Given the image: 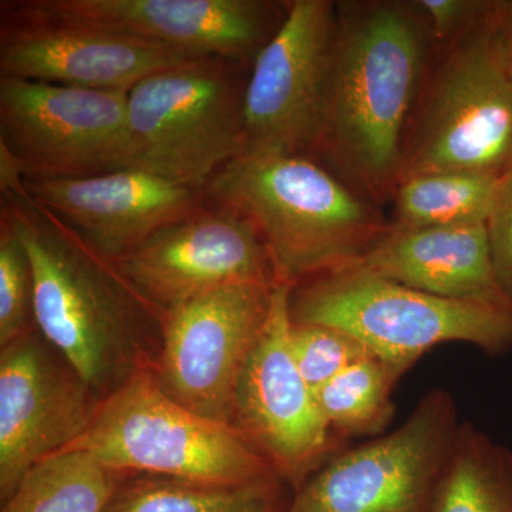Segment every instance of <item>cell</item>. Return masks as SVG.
Masks as SVG:
<instances>
[{
  "label": "cell",
  "instance_id": "obj_1",
  "mask_svg": "<svg viewBox=\"0 0 512 512\" xmlns=\"http://www.w3.org/2000/svg\"><path fill=\"white\" fill-rule=\"evenodd\" d=\"M339 23L312 158L373 202L402 175L427 56L414 6H338Z\"/></svg>",
  "mask_w": 512,
  "mask_h": 512
},
{
  "label": "cell",
  "instance_id": "obj_2",
  "mask_svg": "<svg viewBox=\"0 0 512 512\" xmlns=\"http://www.w3.org/2000/svg\"><path fill=\"white\" fill-rule=\"evenodd\" d=\"M33 269L40 335L99 399L147 370L146 348L161 342L163 313L136 291L117 262L80 237L29 192L3 194Z\"/></svg>",
  "mask_w": 512,
  "mask_h": 512
},
{
  "label": "cell",
  "instance_id": "obj_3",
  "mask_svg": "<svg viewBox=\"0 0 512 512\" xmlns=\"http://www.w3.org/2000/svg\"><path fill=\"white\" fill-rule=\"evenodd\" d=\"M204 194L256 229L278 281L292 286L355 265L392 227L376 202L308 156L244 154Z\"/></svg>",
  "mask_w": 512,
  "mask_h": 512
},
{
  "label": "cell",
  "instance_id": "obj_4",
  "mask_svg": "<svg viewBox=\"0 0 512 512\" xmlns=\"http://www.w3.org/2000/svg\"><path fill=\"white\" fill-rule=\"evenodd\" d=\"M289 315L349 333L400 375L443 343L512 349V305L440 298L352 266L293 286Z\"/></svg>",
  "mask_w": 512,
  "mask_h": 512
},
{
  "label": "cell",
  "instance_id": "obj_5",
  "mask_svg": "<svg viewBox=\"0 0 512 512\" xmlns=\"http://www.w3.org/2000/svg\"><path fill=\"white\" fill-rule=\"evenodd\" d=\"M73 450L120 474L231 485L279 478L235 427L198 416L165 394L153 369L101 400L89 430L66 451Z\"/></svg>",
  "mask_w": 512,
  "mask_h": 512
},
{
  "label": "cell",
  "instance_id": "obj_6",
  "mask_svg": "<svg viewBox=\"0 0 512 512\" xmlns=\"http://www.w3.org/2000/svg\"><path fill=\"white\" fill-rule=\"evenodd\" d=\"M244 63L207 57L151 74L128 92L133 168L204 191L245 153Z\"/></svg>",
  "mask_w": 512,
  "mask_h": 512
},
{
  "label": "cell",
  "instance_id": "obj_7",
  "mask_svg": "<svg viewBox=\"0 0 512 512\" xmlns=\"http://www.w3.org/2000/svg\"><path fill=\"white\" fill-rule=\"evenodd\" d=\"M490 8L434 74L407 138L400 180L434 171L501 177L512 167V76L494 40Z\"/></svg>",
  "mask_w": 512,
  "mask_h": 512
},
{
  "label": "cell",
  "instance_id": "obj_8",
  "mask_svg": "<svg viewBox=\"0 0 512 512\" xmlns=\"http://www.w3.org/2000/svg\"><path fill=\"white\" fill-rule=\"evenodd\" d=\"M128 92L0 74V143L25 180H73L130 168Z\"/></svg>",
  "mask_w": 512,
  "mask_h": 512
},
{
  "label": "cell",
  "instance_id": "obj_9",
  "mask_svg": "<svg viewBox=\"0 0 512 512\" xmlns=\"http://www.w3.org/2000/svg\"><path fill=\"white\" fill-rule=\"evenodd\" d=\"M450 393H427L399 429L340 454L286 512H431L458 429Z\"/></svg>",
  "mask_w": 512,
  "mask_h": 512
},
{
  "label": "cell",
  "instance_id": "obj_10",
  "mask_svg": "<svg viewBox=\"0 0 512 512\" xmlns=\"http://www.w3.org/2000/svg\"><path fill=\"white\" fill-rule=\"evenodd\" d=\"M338 23V5L329 0L286 3L281 26L248 74L244 154L312 156Z\"/></svg>",
  "mask_w": 512,
  "mask_h": 512
},
{
  "label": "cell",
  "instance_id": "obj_11",
  "mask_svg": "<svg viewBox=\"0 0 512 512\" xmlns=\"http://www.w3.org/2000/svg\"><path fill=\"white\" fill-rule=\"evenodd\" d=\"M292 288L285 282L275 285L268 318L239 372L232 426L268 461L276 476L298 491L319 470L333 430L293 359Z\"/></svg>",
  "mask_w": 512,
  "mask_h": 512
},
{
  "label": "cell",
  "instance_id": "obj_12",
  "mask_svg": "<svg viewBox=\"0 0 512 512\" xmlns=\"http://www.w3.org/2000/svg\"><path fill=\"white\" fill-rule=\"evenodd\" d=\"M275 285L225 286L164 313L153 369L164 393L198 416L232 426L239 372L268 318Z\"/></svg>",
  "mask_w": 512,
  "mask_h": 512
},
{
  "label": "cell",
  "instance_id": "obj_13",
  "mask_svg": "<svg viewBox=\"0 0 512 512\" xmlns=\"http://www.w3.org/2000/svg\"><path fill=\"white\" fill-rule=\"evenodd\" d=\"M195 57L70 18L40 0L2 3L0 74L59 86L131 90Z\"/></svg>",
  "mask_w": 512,
  "mask_h": 512
},
{
  "label": "cell",
  "instance_id": "obj_14",
  "mask_svg": "<svg viewBox=\"0 0 512 512\" xmlns=\"http://www.w3.org/2000/svg\"><path fill=\"white\" fill-rule=\"evenodd\" d=\"M101 399L37 328L0 353V500L89 430Z\"/></svg>",
  "mask_w": 512,
  "mask_h": 512
},
{
  "label": "cell",
  "instance_id": "obj_15",
  "mask_svg": "<svg viewBox=\"0 0 512 512\" xmlns=\"http://www.w3.org/2000/svg\"><path fill=\"white\" fill-rule=\"evenodd\" d=\"M117 265L163 315L225 286L279 284L274 262L256 229L244 218L207 202L151 235Z\"/></svg>",
  "mask_w": 512,
  "mask_h": 512
},
{
  "label": "cell",
  "instance_id": "obj_16",
  "mask_svg": "<svg viewBox=\"0 0 512 512\" xmlns=\"http://www.w3.org/2000/svg\"><path fill=\"white\" fill-rule=\"evenodd\" d=\"M62 15L171 47L195 59L254 63L286 15L264 0H40Z\"/></svg>",
  "mask_w": 512,
  "mask_h": 512
},
{
  "label": "cell",
  "instance_id": "obj_17",
  "mask_svg": "<svg viewBox=\"0 0 512 512\" xmlns=\"http://www.w3.org/2000/svg\"><path fill=\"white\" fill-rule=\"evenodd\" d=\"M25 187L114 262L205 205L204 191L133 167L73 180H25Z\"/></svg>",
  "mask_w": 512,
  "mask_h": 512
},
{
  "label": "cell",
  "instance_id": "obj_18",
  "mask_svg": "<svg viewBox=\"0 0 512 512\" xmlns=\"http://www.w3.org/2000/svg\"><path fill=\"white\" fill-rule=\"evenodd\" d=\"M352 268L440 298L512 305L495 275L487 225L390 227Z\"/></svg>",
  "mask_w": 512,
  "mask_h": 512
},
{
  "label": "cell",
  "instance_id": "obj_19",
  "mask_svg": "<svg viewBox=\"0 0 512 512\" xmlns=\"http://www.w3.org/2000/svg\"><path fill=\"white\" fill-rule=\"evenodd\" d=\"M279 478L212 484L154 474L124 476L103 512H286Z\"/></svg>",
  "mask_w": 512,
  "mask_h": 512
},
{
  "label": "cell",
  "instance_id": "obj_20",
  "mask_svg": "<svg viewBox=\"0 0 512 512\" xmlns=\"http://www.w3.org/2000/svg\"><path fill=\"white\" fill-rule=\"evenodd\" d=\"M500 177L468 171L407 175L394 188V228L487 225Z\"/></svg>",
  "mask_w": 512,
  "mask_h": 512
},
{
  "label": "cell",
  "instance_id": "obj_21",
  "mask_svg": "<svg viewBox=\"0 0 512 512\" xmlns=\"http://www.w3.org/2000/svg\"><path fill=\"white\" fill-rule=\"evenodd\" d=\"M431 512H512V451L461 424Z\"/></svg>",
  "mask_w": 512,
  "mask_h": 512
},
{
  "label": "cell",
  "instance_id": "obj_22",
  "mask_svg": "<svg viewBox=\"0 0 512 512\" xmlns=\"http://www.w3.org/2000/svg\"><path fill=\"white\" fill-rule=\"evenodd\" d=\"M124 476L84 451H63L33 468L2 512H103Z\"/></svg>",
  "mask_w": 512,
  "mask_h": 512
},
{
  "label": "cell",
  "instance_id": "obj_23",
  "mask_svg": "<svg viewBox=\"0 0 512 512\" xmlns=\"http://www.w3.org/2000/svg\"><path fill=\"white\" fill-rule=\"evenodd\" d=\"M400 376L376 356H367L320 387L315 399L330 429L352 436L377 434L392 420V392Z\"/></svg>",
  "mask_w": 512,
  "mask_h": 512
},
{
  "label": "cell",
  "instance_id": "obj_24",
  "mask_svg": "<svg viewBox=\"0 0 512 512\" xmlns=\"http://www.w3.org/2000/svg\"><path fill=\"white\" fill-rule=\"evenodd\" d=\"M35 328L32 262L12 222L0 214V348Z\"/></svg>",
  "mask_w": 512,
  "mask_h": 512
},
{
  "label": "cell",
  "instance_id": "obj_25",
  "mask_svg": "<svg viewBox=\"0 0 512 512\" xmlns=\"http://www.w3.org/2000/svg\"><path fill=\"white\" fill-rule=\"evenodd\" d=\"M291 350L313 394L357 360L373 356L349 333L323 325L292 323Z\"/></svg>",
  "mask_w": 512,
  "mask_h": 512
},
{
  "label": "cell",
  "instance_id": "obj_26",
  "mask_svg": "<svg viewBox=\"0 0 512 512\" xmlns=\"http://www.w3.org/2000/svg\"><path fill=\"white\" fill-rule=\"evenodd\" d=\"M487 228L495 275L512 302V167L498 181Z\"/></svg>",
  "mask_w": 512,
  "mask_h": 512
},
{
  "label": "cell",
  "instance_id": "obj_27",
  "mask_svg": "<svg viewBox=\"0 0 512 512\" xmlns=\"http://www.w3.org/2000/svg\"><path fill=\"white\" fill-rule=\"evenodd\" d=\"M491 2L477 0H419L414 8L429 23L431 35L437 40L461 37L484 18Z\"/></svg>",
  "mask_w": 512,
  "mask_h": 512
},
{
  "label": "cell",
  "instance_id": "obj_28",
  "mask_svg": "<svg viewBox=\"0 0 512 512\" xmlns=\"http://www.w3.org/2000/svg\"><path fill=\"white\" fill-rule=\"evenodd\" d=\"M488 19L505 67L512 76V0L491 2Z\"/></svg>",
  "mask_w": 512,
  "mask_h": 512
},
{
  "label": "cell",
  "instance_id": "obj_29",
  "mask_svg": "<svg viewBox=\"0 0 512 512\" xmlns=\"http://www.w3.org/2000/svg\"><path fill=\"white\" fill-rule=\"evenodd\" d=\"M25 171L18 158L5 144L0 143V192L18 194L25 191Z\"/></svg>",
  "mask_w": 512,
  "mask_h": 512
}]
</instances>
